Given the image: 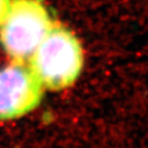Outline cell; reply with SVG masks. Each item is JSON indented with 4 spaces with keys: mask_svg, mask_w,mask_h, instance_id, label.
<instances>
[{
    "mask_svg": "<svg viewBox=\"0 0 148 148\" xmlns=\"http://www.w3.org/2000/svg\"><path fill=\"white\" fill-rule=\"evenodd\" d=\"M29 63L42 86L51 90H64L76 81L82 70V47L71 31L53 25Z\"/></svg>",
    "mask_w": 148,
    "mask_h": 148,
    "instance_id": "cell-1",
    "label": "cell"
},
{
    "mask_svg": "<svg viewBox=\"0 0 148 148\" xmlns=\"http://www.w3.org/2000/svg\"><path fill=\"white\" fill-rule=\"evenodd\" d=\"M53 25L40 0H12L8 14L0 27V43L14 62L25 63Z\"/></svg>",
    "mask_w": 148,
    "mask_h": 148,
    "instance_id": "cell-2",
    "label": "cell"
},
{
    "mask_svg": "<svg viewBox=\"0 0 148 148\" xmlns=\"http://www.w3.org/2000/svg\"><path fill=\"white\" fill-rule=\"evenodd\" d=\"M43 86L29 66L14 62L0 69V119L21 117L36 108Z\"/></svg>",
    "mask_w": 148,
    "mask_h": 148,
    "instance_id": "cell-3",
    "label": "cell"
},
{
    "mask_svg": "<svg viewBox=\"0 0 148 148\" xmlns=\"http://www.w3.org/2000/svg\"><path fill=\"white\" fill-rule=\"evenodd\" d=\"M10 5H12V0H0V27L8 14Z\"/></svg>",
    "mask_w": 148,
    "mask_h": 148,
    "instance_id": "cell-4",
    "label": "cell"
}]
</instances>
